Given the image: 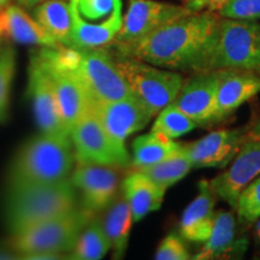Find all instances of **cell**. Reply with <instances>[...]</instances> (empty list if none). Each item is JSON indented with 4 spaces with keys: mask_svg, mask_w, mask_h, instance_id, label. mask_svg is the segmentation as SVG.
Segmentation results:
<instances>
[{
    "mask_svg": "<svg viewBox=\"0 0 260 260\" xmlns=\"http://www.w3.org/2000/svg\"><path fill=\"white\" fill-rule=\"evenodd\" d=\"M218 19L217 12H191L133 44L118 45L117 53L164 69L199 73Z\"/></svg>",
    "mask_w": 260,
    "mask_h": 260,
    "instance_id": "cell-1",
    "label": "cell"
},
{
    "mask_svg": "<svg viewBox=\"0 0 260 260\" xmlns=\"http://www.w3.org/2000/svg\"><path fill=\"white\" fill-rule=\"evenodd\" d=\"M74 162L70 135L41 133L25 142L10 162L6 188L67 180L74 170Z\"/></svg>",
    "mask_w": 260,
    "mask_h": 260,
    "instance_id": "cell-2",
    "label": "cell"
},
{
    "mask_svg": "<svg viewBox=\"0 0 260 260\" xmlns=\"http://www.w3.org/2000/svg\"><path fill=\"white\" fill-rule=\"evenodd\" d=\"M77 191L69 180L6 188L3 213L11 234L68 213L77 207Z\"/></svg>",
    "mask_w": 260,
    "mask_h": 260,
    "instance_id": "cell-3",
    "label": "cell"
},
{
    "mask_svg": "<svg viewBox=\"0 0 260 260\" xmlns=\"http://www.w3.org/2000/svg\"><path fill=\"white\" fill-rule=\"evenodd\" d=\"M93 218V214L79 206L70 212L14 233L9 248L21 259H60L63 253L73 249L81 232Z\"/></svg>",
    "mask_w": 260,
    "mask_h": 260,
    "instance_id": "cell-4",
    "label": "cell"
},
{
    "mask_svg": "<svg viewBox=\"0 0 260 260\" xmlns=\"http://www.w3.org/2000/svg\"><path fill=\"white\" fill-rule=\"evenodd\" d=\"M242 70L260 75V24L220 17L199 73Z\"/></svg>",
    "mask_w": 260,
    "mask_h": 260,
    "instance_id": "cell-5",
    "label": "cell"
},
{
    "mask_svg": "<svg viewBox=\"0 0 260 260\" xmlns=\"http://www.w3.org/2000/svg\"><path fill=\"white\" fill-rule=\"evenodd\" d=\"M73 29L69 46L93 50L112 45L122 28V0H70Z\"/></svg>",
    "mask_w": 260,
    "mask_h": 260,
    "instance_id": "cell-6",
    "label": "cell"
},
{
    "mask_svg": "<svg viewBox=\"0 0 260 260\" xmlns=\"http://www.w3.org/2000/svg\"><path fill=\"white\" fill-rule=\"evenodd\" d=\"M116 64L130 90L157 116L177 96L184 77L175 70L155 67L118 53Z\"/></svg>",
    "mask_w": 260,
    "mask_h": 260,
    "instance_id": "cell-7",
    "label": "cell"
},
{
    "mask_svg": "<svg viewBox=\"0 0 260 260\" xmlns=\"http://www.w3.org/2000/svg\"><path fill=\"white\" fill-rule=\"evenodd\" d=\"M70 139L75 161L80 165L124 168L132 160L125 142L118 141L106 132L93 106L70 130Z\"/></svg>",
    "mask_w": 260,
    "mask_h": 260,
    "instance_id": "cell-8",
    "label": "cell"
},
{
    "mask_svg": "<svg viewBox=\"0 0 260 260\" xmlns=\"http://www.w3.org/2000/svg\"><path fill=\"white\" fill-rule=\"evenodd\" d=\"M77 74L93 105L116 102L133 94L117 67L116 57L106 47L82 51Z\"/></svg>",
    "mask_w": 260,
    "mask_h": 260,
    "instance_id": "cell-9",
    "label": "cell"
},
{
    "mask_svg": "<svg viewBox=\"0 0 260 260\" xmlns=\"http://www.w3.org/2000/svg\"><path fill=\"white\" fill-rule=\"evenodd\" d=\"M186 5H175L157 0H128L122 28L113 44L128 45L140 40L161 25L191 14Z\"/></svg>",
    "mask_w": 260,
    "mask_h": 260,
    "instance_id": "cell-10",
    "label": "cell"
},
{
    "mask_svg": "<svg viewBox=\"0 0 260 260\" xmlns=\"http://www.w3.org/2000/svg\"><path fill=\"white\" fill-rule=\"evenodd\" d=\"M28 92L41 133L70 135L61 119L52 75L35 52H32L29 60Z\"/></svg>",
    "mask_w": 260,
    "mask_h": 260,
    "instance_id": "cell-11",
    "label": "cell"
},
{
    "mask_svg": "<svg viewBox=\"0 0 260 260\" xmlns=\"http://www.w3.org/2000/svg\"><path fill=\"white\" fill-rule=\"evenodd\" d=\"M116 168L77 164L70 181L81 198L83 210L93 216L109 209L118 190L119 176Z\"/></svg>",
    "mask_w": 260,
    "mask_h": 260,
    "instance_id": "cell-12",
    "label": "cell"
},
{
    "mask_svg": "<svg viewBox=\"0 0 260 260\" xmlns=\"http://www.w3.org/2000/svg\"><path fill=\"white\" fill-rule=\"evenodd\" d=\"M260 176V141H246L225 170L210 181L214 195L235 207L241 191Z\"/></svg>",
    "mask_w": 260,
    "mask_h": 260,
    "instance_id": "cell-13",
    "label": "cell"
},
{
    "mask_svg": "<svg viewBox=\"0 0 260 260\" xmlns=\"http://www.w3.org/2000/svg\"><path fill=\"white\" fill-rule=\"evenodd\" d=\"M219 71L197 73L183 86L171 104L187 115L198 126L216 123L217 88Z\"/></svg>",
    "mask_w": 260,
    "mask_h": 260,
    "instance_id": "cell-14",
    "label": "cell"
},
{
    "mask_svg": "<svg viewBox=\"0 0 260 260\" xmlns=\"http://www.w3.org/2000/svg\"><path fill=\"white\" fill-rule=\"evenodd\" d=\"M246 132L242 128L216 130L198 141L183 144V149L193 169H224L246 142Z\"/></svg>",
    "mask_w": 260,
    "mask_h": 260,
    "instance_id": "cell-15",
    "label": "cell"
},
{
    "mask_svg": "<svg viewBox=\"0 0 260 260\" xmlns=\"http://www.w3.org/2000/svg\"><path fill=\"white\" fill-rule=\"evenodd\" d=\"M93 107L106 132L121 142H125L130 135L144 129L154 117L134 94Z\"/></svg>",
    "mask_w": 260,
    "mask_h": 260,
    "instance_id": "cell-16",
    "label": "cell"
},
{
    "mask_svg": "<svg viewBox=\"0 0 260 260\" xmlns=\"http://www.w3.org/2000/svg\"><path fill=\"white\" fill-rule=\"evenodd\" d=\"M248 248V240L237 234L235 216L229 211L219 210L214 214V223L211 235L197 254L194 260H214L241 258Z\"/></svg>",
    "mask_w": 260,
    "mask_h": 260,
    "instance_id": "cell-17",
    "label": "cell"
},
{
    "mask_svg": "<svg viewBox=\"0 0 260 260\" xmlns=\"http://www.w3.org/2000/svg\"><path fill=\"white\" fill-rule=\"evenodd\" d=\"M216 122L222 121L260 93V75L242 70H218Z\"/></svg>",
    "mask_w": 260,
    "mask_h": 260,
    "instance_id": "cell-18",
    "label": "cell"
},
{
    "mask_svg": "<svg viewBox=\"0 0 260 260\" xmlns=\"http://www.w3.org/2000/svg\"><path fill=\"white\" fill-rule=\"evenodd\" d=\"M216 198L210 181L201 180L198 183L197 197L188 205L180 220L182 239L198 243H204L209 239L216 214Z\"/></svg>",
    "mask_w": 260,
    "mask_h": 260,
    "instance_id": "cell-19",
    "label": "cell"
},
{
    "mask_svg": "<svg viewBox=\"0 0 260 260\" xmlns=\"http://www.w3.org/2000/svg\"><path fill=\"white\" fill-rule=\"evenodd\" d=\"M50 74L53 79L61 119L70 133L81 117L92 109L93 103L77 71H50Z\"/></svg>",
    "mask_w": 260,
    "mask_h": 260,
    "instance_id": "cell-20",
    "label": "cell"
},
{
    "mask_svg": "<svg viewBox=\"0 0 260 260\" xmlns=\"http://www.w3.org/2000/svg\"><path fill=\"white\" fill-rule=\"evenodd\" d=\"M0 41L38 46L58 44L21 6L11 4L0 10Z\"/></svg>",
    "mask_w": 260,
    "mask_h": 260,
    "instance_id": "cell-21",
    "label": "cell"
},
{
    "mask_svg": "<svg viewBox=\"0 0 260 260\" xmlns=\"http://www.w3.org/2000/svg\"><path fill=\"white\" fill-rule=\"evenodd\" d=\"M123 198L128 203L134 222H140L149 213L158 211L167 189L149 178L144 171L136 170L122 182Z\"/></svg>",
    "mask_w": 260,
    "mask_h": 260,
    "instance_id": "cell-22",
    "label": "cell"
},
{
    "mask_svg": "<svg viewBox=\"0 0 260 260\" xmlns=\"http://www.w3.org/2000/svg\"><path fill=\"white\" fill-rule=\"evenodd\" d=\"M34 19L58 44L69 46L73 18L67 0H44L35 8Z\"/></svg>",
    "mask_w": 260,
    "mask_h": 260,
    "instance_id": "cell-23",
    "label": "cell"
},
{
    "mask_svg": "<svg viewBox=\"0 0 260 260\" xmlns=\"http://www.w3.org/2000/svg\"><path fill=\"white\" fill-rule=\"evenodd\" d=\"M181 147V142L174 141L159 133L151 132L134 140L132 162L136 170L144 171L164 160L169 155L176 153Z\"/></svg>",
    "mask_w": 260,
    "mask_h": 260,
    "instance_id": "cell-24",
    "label": "cell"
},
{
    "mask_svg": "<svg viewBox=\"0 0 260 260\" xmlns=\"http://www.w3.org/2000/svg\"><path fill=\"white\" fill-rule=\"evenodd\" d=\"M134 219L132 211L124 198L113 200L109 206L106 218L103 223L111 241L113 259H122L125 255Z\"/></svg>",
    "mask_w": 260,
    "mask_h": 260,
    "instance_id": "cell-25",
    "label": "cell"
},
{
    "mask_svg": "<svg viewBox=\"0 0 260 260\" xmlns=\"http://www.w3.org/2000/svg\"><path fill=\"white\" fill-rule=\"evenodd\" d=\"M111 249V241L107 236L104 224L93 218L77 237L73 249L68 253V259L99 260Z\"/></svg>",
    "mask_w": 260,
    "mask_h": 260,
    "instance_id": "cell-26",
    "label": "cell"
},
{
    "mask_svg": "<svg viewBox=\"0 0 260 260\" xmlns=\"http://www.w3.org/2000/svg\"><path fill=\"white\" fill-rule=\"evenodd\" d=\"M191 169L193 167H191L189 159L183 149V144H182L180 151L169 155L168 158L153 167L146 169L144 172L155 183L168 190V188L183 180Z\"/></svg>",
    "mask_w": 260,
    "mask_h": 260,
    "instance_id": "cell-27",
    "label": "cell"
},
{
    "mask_svg": "<svg viewBox=\"0 0 260 260\" xmlns=\"http://www.w3.org/2000/svg\"><path fill=\"white\" fill-rule=\"evenodd\" d=\"M198 126L197 123L178 110L174 104H169L157 115L151 132L159 133L167 138L175 140L188 134Z\"/></svg>",
    "mask_w": 260,
    "mask_h": 260,
    "instance_id": "cell-28",
    "label": "cell"
},
{
    "mask_svg": "<svg viewBox=\"0 0 260 260\" xmlns=\"http://www.w3.org/2000/svg\"><path fill=\"white\" fill-rule=\"evenodd\" d=\"M234 209L236 210L239 222L243 225H252L260 218V176L240 193Z\"/></svg>",
    "mask_w": 260,
    "mask_h": 260,
    "instance_id": "cell-29",
    "label": "cell"
},
{
    "mask_svg": "<svg viewBox=\"0 0 260 260\" xmlns=\"http://www.w3.org/2000/svg\"><path fill=\"white\" fill-rule=\"evenodd\" d=\"M16 71V51L14 47H3L0 52V122L8 117L10 90Z\"/></svg>",
    "mask_w": 260,
    "mask_h": 260,
    "instance_id": "cell-30",
    "label": "cell"
},
{
    "mask_svg": "<svg viewBox=\"0 0 260 260\" xmlns=\"http://www.w3.org/2000/svg\"><path fill=\"white\" fill-rule=\"evenodd\" d=\"M217 14L224 18L258 21L260 19V0H228Z\"/></svg>",
    "mask_w": 260,
    "mask_h": 260,
    "instance_id": "cell-31",
    "label": "cell"
},
{
    "mask_svg": "<svg viewBox=\"0 0 260 260\" xmlns=\"http://www.w3.org/2000/svg\"><path fill=\"white\" fill-rule=\"evenodd\" d=\"M154 259L157 260H188L191 259L189 251L182 241V236L169 234L161 240L155 251Z\"/></svg>",
    "mask_w": 260,
    "mask_h": 260,
    "instance_id": "cell-32",
    "label": "cell"
},
{
    "mask_svg": "<svg viewBox=\"0 0 260 260\" xmlns=\"http://www.w3.org/2000/svg\"><path fill=\"white\" fill-rule=\"evenodd\" d=\"M226 2L228 0H188L186 6L193 12H218Z\"/></svg>",
    "mask_w": 260,
    "mask_h": 260,
    "instance_id": "cell-33",
    "label": "cell"
},
{
    "mask_svg": "<svg viewBox=\"0 0 260 260\" xmlns=\"http://www.w3.org/2000/svg\"><path fill=\"white\" fill-rule=\"evenodd\" d=\"M246 141H260V118L246 132Z\"/></svg>",
    "mask_w": 260,
    "mask_h": 260,
    "instance_id": "cell-34",
    "label": "cell"
},
{
    "mask_svg": "<svg viewBox=\"0 0 260 260\" xmlns=\"http://www.w3.org/2000/svg\"><path fill=\"white\" fill-rule=\"evenodd\" d=\"M44 0H16V3H18V5H21L24 9H34L40 4Z\"/></svg>",
    "mask_w": 260,
    "mask_h": 260,
    "instance_id": "cell-35",
    "label": "cell"
},
{
    "mask_svg": "<svg viewBox=\"0 0 260 260\" xmlns=\"http://www.w3.org/2000/svg\"><path fill=\"white\" fill-rule=\"evenodd\" d=\"M253 239H254L256 248L260 249V218L254 222V226H253Z\"/></svg>",
    "mask_w": 260,
    "mask_h": 260,
    "instance_id": "cell-36",
    "label": "cell"
},
{
    "mask_svg": "<svg viewBox=\"0 0 260 260\" xmlns=\"http://www.w3.org/2000/svg\"><path fill=\"white\" fill-rule=\"evenodd\" d=\"M11 4V0H0V10Z\"/></svg>",
    "mask_w": 260,
    "mask_h": 260,
    "instance_id": "cell-37",
    "label": "cell"
},
{
    "mask_svg": "<svg viewBox=\"0 0 260 260\" xmlns=\"http://www.w3.org/2000/svg\"><path fill=\"white\" fill-rule=\"evenodd\" d=\"M2 50H3V47H2V46H0V52H2Z\"/></svg>",
    "mask_w": 260,
    "mask_h": 260,
    "instance_id": "cell-38",
    "label": "cell"
},
{
    "mask_svg": "<svg viewBox=\"0 0 260 260\" xmlns=\"http://www.w3.org/2000/svg\"><path fill=\"white\" fill-rule=\"evenodd\" d=\"M184 2H186V3H187V2H188V0H184Z\"/></svg>",
    "mask_w": 260,
    "mask_h": 260,
    "instance_id": "cell-39",
    "label": "cell"
}]
</instances>
